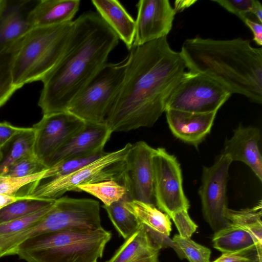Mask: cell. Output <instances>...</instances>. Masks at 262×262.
<instances>
[{"label":"cell","mask_w":262,"mask_h":262,"mask_svg":"<svg viewBox=\"0 0 262 262\" xmlns=\"http://www.w3.org/2000/svg\"><path fill=\"white\" fill-rule=\"evenodd\" d=\"M126 57L107 62L71 101L67 111L86 123L105 124L112 104L122 83Z\"/></svg>","instance_id":"ba28073f"},{"label":"cell","mask_w":262,"mask_h":262,"mask_svg":"<svg viewBox=\"0 0 262 262\" xmlns=\"http://www.w3.org/2000/svg\"><path fill=\"white\" fill-rule=\"evenodd\" d=\"M79 191L86 192L109 206L122 199L126 193L125 187L114 180H107L78 187Z\"/></svg>","instance_id":"83f0119b"},{"label":"cell","mask_w":262,"mask_h":262,"mask_svg":"<svg viewBox=\"0 0 262 262\" xmlns=\"http://www.w3.org/2000/svg\"><path fill=\"white\" fill-rule=\"evenodd\" d=\"M80 6L79 0H41L29 12L26 19L32 28L71 22Z\"/></svg>","instance_id":"d6986e66"},{"label":"cell","mask_w":262,"mask_h":262,"mask_svg":"<svg viewBox=\"0 0 262 262\" xmlns=\"http://www.w3.org/2000/svg\"><path fill=\"white\" fill-rule=\"evenodd\" d=\"M196 2L197 1L195 0L176 1L174 3L173 9L176 13L181 12L189 8Z\"/></svg>","instance_id":"60d3db41"},{"label":"cell","mask_w":262,"mask_h":262,"mask_svg":"<svg viewBox=\"0 0 262 262\" xmlns=\"http://www.w3.org/2000/svg\"><path fill=\"white\" fill-rule=\"evenodd\" d=\"M85 125L86 123L67 111L43 115L32 126L35 156L46 166L48 160Z\"/></svg>","instance_id":"7c38bea8"},{"label":"cell","mask_w":262,"mask_h":262,"mask_svg":"<svg viewBox=\"0 0 262 262\" xmlns=\"http://www.w3.org/2000/svg\"><path fill=\"white\" fill-rule=\"evenodd\" d=\"M112 133L105 124L86 123L82 130L48 160L46 167L48 168L64 160L105 152L104 147Z\"/></svg>","instance_id":"9a60e30c"},{"label":"cell","mask_w":262,"mask_h":262,"mask_svg":"<svg viewBox=\"0 0 262 262\" xmlns=\"http://www.w3.org/2000/svg\"><path fill=\"white\" fill-rule=\"evenodd\" d=\"M225 215L231 224L248 231L262 243L261 200L251 208L238 210L228 208Z\"/></svg>","instance_id":"cb8c5ba5"},{"label":"cell","mask_w":262,"mask_h":262,"mask_svg":"<svg viewBox=\"0 0 262 262\" xmlns=\"http://www.w3.org/2000/svg\"><path fill=\"white\" fill-rule=\"evenodd\" d=\"M257 18L259 23H262V6L261 3L258 1H255L254 6L252 12Z\"/></svg>","instance_id":"b9f144b4"},{"label":"cell","mask_w":262,"mask_h":262,"mask_svg":"<svg viewBox=\"0 0 262 262\" xmlns=\"http://www.w3.org/2000/svg\"><path fill=\"white\" fill-rule=\"evenodd\" d=\"M102 228L100 204L89 199L68 196L55 200L50 209L41 219L25 230L0 243L2 256L24 241L49 232L71 229L97 230Z\"/></svg>","instance_id":"8992f818"},{"label":"cell","mask_w":262,"mask_h":262,"mask_svg":"<svg viewBox=\"0 0 262 262\" xmlns=\"http://www.w3.org/2000/svg\"><path fill=\"white\" fill-rule=\"evenodd\" d=\"M71 37L60 59L43 79L38 101L43 115L67 111L77 94L107 63L119 38L97 12L73 20Z\"/></svg>","instance_id":"7a4b0ae2"},{"label":"cell","mask_w":262,"mask_h":262,"mask_svg":"<svg viewBox=\"0 0 262 262\" xmlns=\"http://www.w3.org/2000/svg\"><path fill=\"white\" fill-rule=\"evenodd\" d=\"M231 95L210 77L187 71L167 99L165 111L174 110L196 113L218 111Z\"/></svg>","instance_id":"9c48e42d"},{"label":"cell","mask_w":262,"mask_h":262,"mask_svg":"<svg viewBox=\"0 0 262 262\" xmlns=\"http://www.w3.org/2000/svg\"><path fill=\"white\" fill-rule=\"evenodd\" d=\"M161 248L154 243L143 227L138 230L105 262H159Z\"/></svg>","instance_id":"44dd1931"},{"label":"cell","mask_w":262,"mask_h":262,"mask_svg":"<svg viewBox=\"0 0 262 262\" xmlns=\"http://www.w3.org/2000/svg\"><path fill=\"white\" fill-rule=\"evenodd\" d=\"M129 51L122 83L105 120L112 133L153 126L187 72L180 52L171 48L167 37Z\"/></svg>","instance_id":"6da1fadb"},{"label":"cell","mask_w":262,"mask_h":262,"mask_svg":"<svg viewBox=\"0 0 262 262\" xmlns=\"http://www.w3.org/2000/svg\"><path fill=\"white\" fill-rule=\"evenodd\" d=\"M129 200L126 193L120 200L109 206L103 205L116 230L125 239L134 233L140 226L136 217L125 207V203Z\"/></svg>","instance_id":"484cf974"},{"label":"cell","mask_w":262,"mask_h":262,"mask_svg":"<svg viewBox=\"0 0 262 262\" xmlns=\"http://www.w3.org/2000/svg\"><path fill=\"white\" fill-rule=\"evenodd\" d=\"M232 162L222 154L213 165L204 166L202 184L199 190L205 221L214 233L230 225L226 217L227 207L226 188L228 171Z\"/></svg>","instance_id":"8fae6325"},{"label":"cell","mask_w":262,"mask_h":262,"mask_svg":"<svg viewBox=\"0 0 262 262\" xmlns=\"http://www.w3.org/2000/svg\"><path fill=\"white\" fill-rule=\"evenodd\" d=\"M154 191L156 206L169 217L188 210L189 203L182 185V175L177 158L165 148H155L152 156Z\"/></svg>","instance_id":"30bf717a"},{"label":"cell","mask_w":262,"mask_h":262,"mask_svg":"<svg viewBox=\"0 0 262 262\" xmlns=\"http://www.w3.org/2000/svg\"><path fill=\"white\" fill-rule=\"evenodd\" d=\"M54 204L25 217L0 224V243L25 230L36 223L50 210Z\"/></svg>","instance_id":"f546056e"},{"label":"cell","mask_w":262,"mask_h":262,"mask_svg":"<svg viewBox=\"0 0 262 262\" xmlns=\"http://www.w3.org/2000/svg\"><path fill=\"white\" fill-rule=\"evenodd\" d=\"M180 53L187 69L214 79L231 94L262 103V49L241 37H195L183 42Z\"/></svg>","instance_id":"3957f363"},{"label":"cell","mask_w":262,"mask_h":262,"mask_svg":"<svg viewBox=\"0 0 262 262\" xmlns=\"http://www.w3.org/2000/svg\"><path fill=\"white\" fill-rule=\"evenodd\" d=\"M155 148L146 142H136L125 158L122 185L130 200L156 206L152 156Z\"/></svg>","instance_id":"4fadbf2b"},{"label":"cell","mask_w":262,"mask_h":262,"mask_svg":"<svg viewBox=\"0 0 262 262\" xmlns=\"http://www.w3.org/2000/svg\"><path fill=\"white\" fill-rule=\"evenodd\" d=\"M29 196L0 193V209L14 202L25 199Z\"/></svg>","instance_id":"ab89813d"},{"label":"cell","mask_w":262,"mask_h":262,"mask_svg":"<svg viewBox=\"0 0 262 262\" xmlns=\"http://www.w3.org/2000/svg\"><path fill=\"white\" fill-rule=\"evenodd\" d=\"M47 169L22 178H11L0 175V193L18 195L19 191L25 187L34 183L38 185L40 181L45 179Z\"/></svg>","instance_id":"4dcf8cb0"},{"label":"cell","mask_w":262,"mask_h":262,"mask_svg":"<svg viewBox=\"0 0 262 262\" xmlns=\"http://www.w3.org/2000/svg\"><path fill=\"white\" fill-rule=\"evenodd\" d=\"M24 37L0 53V108L19 89L13 83L12 67Z\"/></svg>","instance_id":"d4e9b609"},{"label":"cell","mask_w":262,"mask_h":262,"mask_svg":"<svg viewBox=\"0 0 262 262\" xmlns=\"http://www.w3.org/2000/svg\"><path fill=\"white\" fill-rule=\"evenodd\" d=\"M125 207L143 227L154 243L161 249L171 247L180 259L185 258L180 248L169 237L171 223L167 214L155 205L138 201L127 200Z\"/></svg>","instance_id":"2e32d148"},{"label":"cell","mask_w":262,"mask_h":262,"mask_svg":"<svg viewBox=\"0 0 262 262\" xmlns=\"http://www.w3.org/2000/svg\"><path fill=\"white\" fill-rule=\"evenodd\" d=\"M212 241L213 247L222 253L236 252L256 244L262 245L249 232L232 224L214 233Z\"/></svg>","instance_id":"603a6c76"},{"label":"cell","mask_w":262,"mask_h":262,"mask_svg":"<svg viewBox=\"0 0 262 262\" xmlns=\"http://www.w3.org/2000/svg\"><path fill=\"white\" fill-rule=\"evenodd\" d=\"M166 117L173 135L197 147L210 133L217 111L196 113L167 110Z\"/></svg>","instance_id":"ac0fdd59"},{"label":"cell","mask_w":262,"mask_h":262,"mask_svg":"<svg viewBox=\"0 0 262 262\" xmlns=\"http://www.w3.org/2000/svg\"><path fill=\"white\" fill-rule=\"evenodd\" d=\"M136 7L137 15L133 46L167 37L176 14L168 0H140Z\"/></svg>","instance_id":"5bb4252c"},{"label":"cell","mask_w":262,"mask_h":262,"mask_svg":"<svg viewBox=\"0 0 262 262\" xmlns=\"http://www.w3.org/2000/svg\"><path fill=\"white\" fill-rule=\"evenodd\" d=\"M9 3L8 0H0V18Z\"/></svg>","instance_id":"7bdbcfd3"},{"label":"cell","mask_w":262,"mask_h":262,"mask_svg":"<svg viewBox=\"0 0 262 262\" xmlns=\"http://www.w3.org/2000/svg\"><path fill=\"white\" fill-rule=\"evenodd\" d=\"M25 2L9 1L0 18V53L24 37L32 28L23 15Z\"/></svg>","instance_id":"7402d4cb"},{"label":"cell","mask_w":262,"mask_h":262,"mask_svg":"<svg viewBox=\"0 0 262 262\" xmlns=\"http://www.w3.org/2000/svg\"><path fill=\"white\" fill-rule=\"evenodd\" d=\"M244 23L251 29L253 34V40L258 46L262 45V25L247 18Z\"/></svg>","instance_id":"f35d334b"},{"label":"cell","mask_w":262,"mask_h":262,"mask_svg":"<svg viewBox=\"0 0 262 262\" xmlns=\"http://www.w3.org/2000/svg\"><path fill=\"white\" fill-rule=\"evenodd\" d=\"M55 200L28 197L0 209V224L21 218L52 205Z\"/></svg>","instance_id":"4316f807"},{"label":"cell","mask_w":262,"mask_h":262,"mask_svg":"<svg viewBox=\"0 0 262 262\" xmlns=\"http://www.w3.org/2000/svg\"><path fill=\"white\" fill-rule=\"evenodd\" d=\"M189 262H210L211 250L190 238H182L175 234L172 239Z\"/></svg>","instance_id":"d6a6232c"},{"label":"cell","mask_w":262,"mask_h":262,"mask_svg":"<svg viewBox=\"0 0 262 262\" xmlns=\"http://www.w3.org/2000/svg\"><path fill=\"white\" fill-rule=\"evenodd\" d=\"M132 146V144L128 143L118 150L105 152L99 158L73 172L39 183L27 196L55 200L67 192L79 191L78 187L82 185L107 180H114L122 185L125 158Z\"/></svg>","instance_id":"52a82bcc"},{"label":"cell","mask_w":262,"mask_h":262,"mask_svg":"<svg viewBox=\"0 0 262 262\" xmlns=\"http://www.w3.org/2000/svg\"><path fill=\"white\" fill-rule=\"evenodd\" d=\"M97 13L129 50L135 35V20L117 0H92Z\"/></svg>","instance_id":"ffe728a7"},{"label":"cell","mask_w":262,"mask_h":262,"mask_svg":"<svg viewBox=\"0 0 262 262\" xmlns=\"http://www.w3.org/2000/svg\"><path fill=\"white\" fill-rule=\"evenodd\" d=\"M73 20L59 25L32 28L26 34L12 67L14 84L42 81L57 63L69 42Z\"/></svg>","instance_id":"5b68a950"},{"label":"cell","mask_w":262,"mask_h":262,"mask_svg":"<svg viewBox=\"0 0 262 262\" xmlns=\"http://www.w3.org/2000/svg\"><path fill=\"white\" fill-rule=\"evenodd\" d=\"M3 159V154L1 150H0V162Z\"/></svg>","instance_id":"ee69618b"},{"label":"cell","mask_w":262,"mask_h":262,"mask_svg":"<svg viewBox=\"0 0 262 262\" xmlns=\"http://www.w3.org/2000/svg\"><path fill=\"white\" fill-rule=\"evenodd\" d=\"M105 152L61 161L46 169L45 179L61 177L73 172L99 158Z\"/></svg>","instance_id":"836d02e7"},{"label":"cell","mask_w":262,"mask_h":262,"mask_svg":"<svg viewBox=\"0 0 262 262\" xmlns=\"http://www.w3.org/2000/svg\"><path fill=\"white\" fill-rule=\"evenodd\" d=\"M47 168L32 152L13 163L3 176L22 178L34 174Z\"/></svg>","instance_id":"1f68e13d"},{"label":"cell","mask_w":262,"mask_h":262,"mask_svg":"<svg viewBox=\"0 0 262 262\" xmlns=\"http://www.w3.org/2000/svg\"><path fill=\"white\" fill-rule=\"evenodd\" d=\"M213 262H262V245L256 244L236 252L222 253Z\"/></svg>","instance_id":"e575fe53"},{"label":"cell","mask_w":262,"mask_h":262,"mask_svg":"<svg viewBox=\"0 0 262 262\" xmlns=\"http://www.w3.org/2000/svg\"><path fill=\"white\" fill-rule=\"evenodd\" d=\"M111 237L103 227L46 233L21 242L8 256L17 255L27 262H97Z\"/></svg>","instance_id":"277c9868"},{"label":"cell","mask_w":262,"mask_h":262,"mask_svg":"<svg viewBox=\"0 0 262 262\" xmlns=\"http://www.w3.org/2000/svg\"><path fill=\"white\" fill-rule=\"evenodd\" d=\"M29 128L15 126L7 121L0 122V150Z\"/></svg>","instance_id":"74e56055"},{"label":"cell","mask_w":262,"mask_h":262,"mask_svg":"<svg viewBox=\"0 0 262 262\" xmlns=\"http://www.w3.org/2000/svg\"><path fill=\"white\" fill-rule=\"evenodd\" d=\"M34 139V130L32 127L18 135L13 140L9 152L0 162V175L5 174L13 163L33 152Z\"/></svg>","instance_id":"f1b7e54d"},{"label":"cell","mask_w":262,"mask_h":262,"mask_svg":"<svg viewBox=\"0 0 262 262\" xmlns=\"http://www.w3.org/2000/svg\"><path fill=\"white\" fill-rule=\"evenodd\" d=\"M2 257V256H1V252H0V258Z\"/></svg>","instance_id":"f6af8a7d"},{"label":"cell","mask_w":262,"mask_h":262,"mask_svg":"<svg viewBox=\"0 0 262 262\" xmlns=\"http://www.w3.org/2000/svg\"><path fill=\"white\" fill-rule=\"evenodd\" d=\"M256 0H212L227 11L231 13L244 23L246 19L247 14L252 13Z\"/></svg>","instance_id":"d590c367"},{"label":"cell","mask_w":262,"mask_h":262,"mask_svg":"<svg viewBox=\"0 0 262 262\" xmlns=\"http://www.w3.org/2000/svg\"><path fill=\"white\" fill-rule=\"evenodd\" d=\"M260 133L257 127L239 125L232 137L226 140L222 154L233 161L246 164L260 182L262 181V157L260 148Z\"/></svg>","instance_id":"e0dca14e"},{"label":"cell","mask_w":262,"mask_h":262,"mask_svg":"<svg viewBox=\"0 0 262 262\" xmlns=\"http://www.w3.org/2000/svg\"><path fill=\"white\" fill-rule=\"evenodd\" d=\"M170 218L173 220L179 235L182 238H190L197 229L198 226L190 218L188 210L177 212L172 214Z\"/></svg>","instance_id":"8d00e7d4"}]
</instances>
